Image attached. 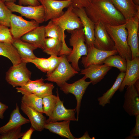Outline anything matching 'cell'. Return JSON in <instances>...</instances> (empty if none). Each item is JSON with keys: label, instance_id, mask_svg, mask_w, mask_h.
<instances>
[{"label": "cell", "instance_id": "42", "mask_svg": "<svg viewBox=\"0 0 139 139\" xmlns=\"http://www.w3.org/2000/svg\"><path fill=\"white\" fill-rule=\"evenodd\" d=\"M34 129L32 126L25 132H24L21 137L22 139H30L33 132L35 131Z\"/></svg>", "mask_w": 139, "mask_h": 139}, {"label": "cell", "instance_id": "12", "mask_svg": "<svg viewBox=\"0 0 139 139\" xmlns=\"http://www.w3.org/2000/svg\"><path fill=\"white\" fill-rule=\"evenodd\" d=\"M94 46L105 51L116 50L114 43L108 33L105 25L101 23L95 24Z\"/></svg>", "mask_w": 139, "mask_h": 139}, {"label": "cell", "instance_id": "28", "mask_svg": "<svg viewBox=\"0 0 139 139\" xmlns=\"http://www.w3.org/2000/svg\"><path fill=\"white\" fill-rule=\"evenodd\" d=\"M21 102L42 113H43L42 98L33 93L23 95L21 99Z\"/></svg>", "mask_w": 139, "mask_h": 139}, {"label": "cell", "instance_id": "24", "mask_svg": "<svg viewBox=\"0 0 139 139\" xmlns=\"http://www.w3.org/2000/svg\"><path fill=\"white\" fill-rule=\"evenodd\" d=\"M12 44L16 49L22 61L25 62L36 57L33 51L37 48L31 44L23 41L20 38H13Z\"/></svg>", "mask_w": 139, "mask_h": 139}, {"label": "cell", "instance_id": "46", "mask_svg": "<svg viewBox=\"0 0 139 139\" xmlns=\"http://www.w3.org/2000/svg\"><path fill=\"white\" fill-rule=\"evenodd\" d=\"M133 2L136 5H139V0H133Z\"/></svg>", "mask_w": 139, "mask_h": 139}, {"label": "cell", "instance_id": "8", "mask_svg": "<svg viewBox=\"0 0 139 139\" xmlns=\"http://www.w3.org/2000/svg\"><path fill=\"white\" fill-rule=\"evenodd\" d=\"M34 20L27 21L21 16L12 13L10 19L11 33L14 38H20L23 35L39 26Z\"/></svg>", "mask_w": 139, "mask_h": 139}, {"label": "cell", "instance_id": "9", "mask_svg": "<svg viewBox=\"0 0 139 139\" xmlns=\"http://www.w3.org/2000/svg\"><path fill=\"white\" fill-rule=\"evenodd\" d=\"M44 10L45 22L58 18L64 13L63 9L72 4V0H38Z\"/></svg>", "mask_w": 139, "mask_h": 139}, {"label": "cell", "instance_id": "11", "mask_svg": "<svg viewBox=\"0 0 139 139\" xmlns=\"http://www.w3.org/2000/svg\"><path fill=\"white\" fill-rule=\"evenodd\" d=\"M72 5L68 7L67 10L59 17L51 20L60 26L65 31L67 32L83 28L80 19L73 11Z\"/></svg>", "mask_w": 139, "mask_h": 139}, {"label": "cell", "instance_id": "31", "mask_svg": "<svg viewBox=\"0 0 139 139\" xmlns=\"http://www.w3.org/2000/svg\"><path fill=\"white\" fill-rule=\"evenodd\" d=\"M44 83L42 78L34 81L30 80L23 85L16 88V89L17 92L23 95L33 93L38 88Z\"/></svg>", "mask_w": 139, "mask_h": 139}, {"label": "cell", "instance_id": "47", "mask_svg": "<svg viewBox=\"0 0 139 139\" xmlns=\"http://www.w3.org/2000/svg\"><path fill=\"white\" fill-rule=\"evenodd\" d=\"M56 0L59 1H67L68 0Z\"/></svg>", "mask_w": 139, "mask_h": 139}, {"label": "cell", "instance_id": "30", "mask_svg": "<svg viewBox=\"0 0 139 139\" xmlns=\"http://www.w3.org/2000/svg\"><path fill=\"white\" fill-rule=\"evenodd\" d=\"M104 64L108 66L118 68L120 72H125L126 69V60L119 55L110 56L103 61Z\"/></svg>", "mask_w": 139, "mask_h": 139}, {"label": "cell", "instance_id": "3", "mask_svg": "<svg viewBox=\"0 0 139 139\" xmlns=\"http://www.w3.org/2000/svg\"><path fill=\"white\" fill-rule=\"evenodd\" d=\"M105 25L119 55L126 60H131V52L127 42L128 33L125 23L119 25Z\"/></svg>", "mask_w": 139, "mask_h": 139}, {"label": "cell", "instance_id": "26", "mask_svg": "<svg viewBox=\"0 0 139 139\" xmlns=\"http://www.w3.org/2000/svg\"><path fill=\"white\" fill-rule=\"evenodd\" d=\"M0 56L8 58L13 65H16L22 62L16 49L11 43L0 42Z\"/></svg>", "mask_w": 139, "mask_h": 139}, {"label": "cell", "instance_id": "22", "mask_svg": "<svg viewBox=\"0 0 139 139\" xmlns=\"http://www.w3.org/2000/svg\"><path fill=\"white\" fill-rule=\"evenodd\" d=\"M110 0L126 21L134 17L139 12V5H135L133 0Z\"/></svg>", "mask_w": 139, "mask_h": 139}, {"label": "cell", "instance_id": "27", "mask_svg": "<svg viewBox=\"0 0 139 139\" xmlns=\"http://www.w3.org/2000/svg\"><path fill=\"white\" fill-rule=\"evenodd\" d=\"M125 72H120L112 87L102 95L98 98L99 105L102 107L110 103V100L116 92L119 89L125 75Z\"/></svg>", "mask_w": 139, "mask_h": 139}, {"label": "cell", "instance_id": "43", "mask_svg": "<svg viewBox=\"0 0 139 139\" xmlns=\"http://www.w3.org/2000/svg\"><path fill=\"white\" fill-rule=\"evenodd\" d=\"M8 107L0 101V119H3L4 117V114Z\"/></svg>", "mask_w": 139, "mask_h": 139}, {"label": "cell", "instance_id": "37", "mask_svg": "<svg viewBox=\"0 0 139 139\" xmlns=\"http://www.w3.org/2000/svg\"><path fill=\"white\" fill-rule=\"evenodd\" d=\"M13 39L8 27L0 24V42L12 43Z\"/></svg>", "mask_w": 139, "mask_h": 139}, {"label": "cell", "instance_id": "45", "mask_svg": "<svg viewBox=\"0 0 139 139\" xmlns=\"http://www.w3.org/2000/svg\"><path fill=\"white\" fill-rule=\"evenodd\" d=\"M4 2H10L15 3L17 0H1Z\"/></svg>", "mask_w": 139, "mask_h": 139}, {"label": "cell", "instance_id": "10", "mask_svg": "<svg viewBox=\"0 0 139 139\" xmlns=\"http://www.w3.org/2000/svg\"><path fill=\"white\" fill-rule=\"evenodd\" d=\"M139 23V12L134 17L126 21L127 31V42L132 54V59L139 57L138 31Z\"/></svg>", "mask_w": 139, "mask_h": 139}, {"label": "cell", "instance_id": "5", "mask_svg": "<svg viewBox=\"0 0 139 139\" xmlns=\"http://www.w3.org/2000/svg\"><path fill=\"white\" fill-rule=\"evenodd\" d=\"M27 63L22 61L11 66L6 72V80L13 87L21 86L30 80L31 73L27 68Z\"/></svg>", "mask_w": 139, "mask_h": 139}, {"label": "cell", "instance_id": "14", "mask_svg": "<svg viewBox=\"0 0 139 139\" xmlns=\"http://www.w3.org/2000/svg\"><path fill=\"white\" fill-rule=\"evenodd\" d=\"M73 10L82 22L87 47L94 46L95 24L88 16L84 8L73 7Z\"/></svg>", "mask_w": 139, "mask_h": 139}, {"label": "cell", "instance_id": "16", "mask_svg": "<svg viewBox=\"0 0 139 139\" xmlns=\"http://www.w3.org/2000/svg\"><path fill=\"white\" fill-rule=\"evenodd\" d=\"M56 92L57 101L51 115L46 120L47 123L62 120L76 121L75 116V109H66L64 106L63 101L60 99L58 89Z\"/></svg>", "mask_w": 139, "mask_h": 139}, {"label": "cell", "instance_id": "17", "mask_svg": "<svg viewBox=\"0 0 139 139\" xmlns=\"http://www.w3.org/2000/svg\"><path fill=\"white\" fill-rule=\"evenodd\" d=\"M127 66L125 75L118 89L123 92L126 87L134 85L139 79V57L126 60Z\"/></svg>", "mask_w": 139, "mask_h": 139}, {"label": "cell", "instance_id": "18", "mask_svg": "<svg viewBox=\"0 0 139 139\" xmlns=\"http://www.w3.org/2000/svg\"><path fill=\"white\" fill-rule=\"evenodd\" d=\"M46 37H51L56 39L61 42L63 45L60 56L65 55L67 56L71 53L72 49L67 45L65 39L66 37L64 32L59 25L50 20L45 26Z\"/></svg>", "mask_w": 139, "mask_h": 139}, {"label": "cell", "instance_id": "41", "mask_svg": "<svg viewBox=\"0 0 139 139\" xmlns=\"http://www.w3.org/2000/svg\"><path fill=\"white\" fill-rule=\"evenodd\" d=\"M19 5L35 6L41 5L38 0H18Z\"/></svg>", "mask_w": 139, "mask_h": 139}, {"label": "cell", "instance_id": "29", "mask_svg": "<svg viewBox=\"0 0 139 139\" xmlns=\"http://www.w3.org/2000/svg\"><path fill=\"white\" fill-rule=\"evenodd\" d=\"M62 42L58 40L53 38H46L45 48L43 51L48 54L57 56H60L62 50Z\"/></svg>", "mask_w": 139, "mask_h": 139}, {"label": "cell", "instance_id": "33", "mask_svg": "<svg viewBox=\"0 0 139 139\" xmlns=\"http://www.w3.org/2000/svg\"><path fill=\"white\" fill-rule=\"evenodd\" d=\"M12 12L7 7L5 2L0 0V24L10 27V19Z\"/></svg>", "mask_w": 139, "mask_h": 139}, {"label": "cell", "instance_id": "7", "mask_svg": "<svg viewBox=\"0 0 139 139\" xmlns=\"http://www.w3.org/2000/svg\"><path fill=\"white\" fill-rule=\"evenodd\" d=\"M5 4L12 12H16L27 19L33 20L39 24L45 22L44 10L41 5L35 6H23L15 3L7 2Z\"/></svg>", "mask_w": 139, "mask_h": 139}, {"label": "cell", "instance_id": "19", "mask_svg": "<svg viewBox=\"0 0 139 139\" xmlns=\"http://www.w3.org/2000/svg\"><path fill=\"white\" fill-rule=\"evenodd\" d=\"M112 67L104 64L91 65L81 70L80 75H83L89 78L93 85H94L104 78Z\"/></svg>", "mask_w": 139, "mask_h": 139}, {"label": "cell", "instance_id": "44", "mask_svg": "<svg viewBox=\"0 0 139 139\" xmlns=\"http://www.w3.org/2000/svg\"><path fill=\"white\" fill-rule=\"evenodd\" d=\"M91 138L89 136L87 131H86L84 133L83 135L81 137L76 138V139H91Z\"/></svg>", "mask_w": 139, "mask_h": 139}, {"label": "cell", "instance_id": "36", "mask_svg": "<svg viewBox=\"0 0 139 139\" xmlns=\"http://www.w3.org/2000/svg\"><path fill=\"white\" fill-rule=\"evenodd\" d=\"M21 127L1 134L0 139H18L21 138L24 132H21Z\"/></svg>", "mask_w": 139, "mask_h": 139}, {"label": "cell", "instance_id": "35", "mask_svg": "<svg viewBox=\"0 0 139 139\" xmlns=\"http://www.w3.org/2000/svg\"><path fill=\"white\" fill-rule=\"evenodd\" d=\"M54 87V84L52 83H44L38 88L33 93L38 97L43 98L53 94L52 91Z\"/></svg>", "mask_w": 139, "mask_h": 139}, {"label": "cell", "instance_id": "13", "mask_svg": "<svg viewBox=\"0 0 139 139\" xmlns=\"http://www.w3.org/2000/svg\"><path fill=\"white\" fill-rule=\"evenodd\" d=\"M88 53L82 58L81 63L86 68L91 65L102 64L104 60L109 56L118 54L116 50L105 51L98 49L93 46L88 47Z\"/></svg>", "mask_w": 139, "mask_h": 139}, {"label": "cell", "instance_id": "20", "mask_svg": "<svg viewBox=\"0 0 139 139\" xmlns=\"http://www.w3.org/2000/svg\"><path fill=\"white\" fill-rule=\"evenodd\" d=\"M46 38L45 26L41 25L39 26L24 35L20 39L37 48H39L43 50L45 48Z\"/></svg>", "mask_w": 139, "mask_h": 139}, {"label": "cell", "instance_id": "15", "mask_svg": "<svg viewBox=\"0 0 139 139\" xmlns=\"http://www.w3.org/2000/svg\"><path fill=\"white\" fill-rule=\"evenodd\" d=\"M123 107L130 116L139 114V91L134 84L127 86Z\"/></svg>", "mask_w": 139, "mask_h": 139}, {"label": "cell", "instance_id": "21", "mask_svg": "<svg viewBox=\"0 0 139 139\" xmlns=\"http://www.w3.org/2000/svg\"><path fill=\"white\" fill-rule=\"evenodd\" d=\"M21 109L29 119L31 126L35 130L42 131L46 124V117L43 114L27 106L21 102Z\"/></svg>", "mask_w": 139, "mask_h": 139}, {"label": "cell", "instance_id": "25", "mask_svg": "<svg viewBox=\"0 0 139 139\" xmlns=\"http://www.w3.org/2000/svg\"><path fill=\"white\" fill-rule=\"evenodd\" d=\"M30 122L29 119L24 117L20 114L19 106L16 104L15 108L11 114L8 123L0 127V134L18 128Z\"/></svg>", "mask_w": 139, "mask_h": 139}, {"label": "cell", "instance_id": "2", "mask_svg": "<svg viewBox=\"0 0 139 139\" xmlns=\"http://www.w3.org/2000/svg\"><path fill=\"white\" fill-rule=\"evenodd\" d=\"M67 32L71 33L69 44L73 49L70 54L67 56V59L73 67L79 72L80 71L78 65L79 60L82 56H86L88 52L84 30L83 28Z\"/></svg>", "mask_w": 139, "mask_h": 139}, {"label": "cell", "instance_id": "39", "mask_svg": "<svg viewBox=\"0 0 139 139\" xmlns=\"http://www.w3.org/2000/svg\"><path fill=\"white\" fill-rule=\"evenodd\" d=\"M136 123L134 127L130 132V135L127 139H135L139 136V114L135 115Z\"/></svg>", "mask_w": 139, "mask_h": 139}, {"label": "cell", "instance_id": "4", "mask_svg": "<svg viewBox=\"0 0 139 139\" xmlns=\"http://www.w3.org/2000/svg\"><path fill=\"white\" fill-rule=\"evenodd\" d=\"M62 56V58L58 65L51 72L47 74L46 79L56 83L59 87L78 73L69 63L67 56Z\"/></svg>", "mask_w": 139, "mask_h": 139}, {"label": "cell", "instance_id": "40", "mask_svg": "<svg viewBox=\"0 0 139 139\" xmlns=\"http://www.w3.org/2000/svg\"><path fill=\"white\" fill-rule=\"evenodd\" d=\"M92 0H72V4L73 7L86 8L91 3Z\"/></svg>", "mask_w": 139, "mask_h": 139}, {"label": "cell", "instance_id": "32", "mask_svg": "<svg viewBox=\"0 0 139 139\" xmlns=\"http://www.w3.org/2000/svg\"><path fill=\"white\" fill-rule=\"evenodd\" d=\"M57 96L53 94L42 98L43 113L48 117L51 115L56 104Z\"/></svg>", "mask_w": 139, "mask_h": 139}, {"label": "cell", "instance_id": "34", "mask_svg": "<svg viewBox=\"0 0 139 139\" xmlns=\"http://www.w3.org/2000/svg\"><path fill=\"white\" fill-rule=\"evenodd\" d=\"M25 62L33 63L37 68L44 72L47 73L49 69L50 62L49 57L44 58L36 57L33 59L27 60Z\"/></svg>", "mask_w": 139, "mask_h": 139}, {"label": "cell", "instance_id": "23", "mask_svg": "<svg viewBox=\"0 0 139 139\" xmlns=\"http://www.w3.org/2000/svg\"><path fill=\"white\" fill-rule=\"evenodd\" d=\"M70 120H64L59 122L57 121L49 122L46 124L44 128L62 137L68 139H76L70 131Z\"/></svg>", "mask_w": 139, "mask_h": 139}, {"label": "cell", "instance_id": "38", "mask_svg": "<svg viewBox=\"0 0 139 139\" xmlns=\"http://www.w3.org/2000/svg\"><path fill=\"white\" fill-rule=\"evenodd\" d=\"M50 62V66L48 71L47 73L48 74L51 72L57 66L62 58V56L59 57L54 55H50L49 57Z\"/></svg>", "mask_w": 139, "mask_h": 139}, {"label": "cell", "instance_id": "6", "mask_svg": "<svg viewBox=\"0 0 139 139\" xmlns=\"http://www.w3.org/2000/svg\"><path fill=\"white\" fill-rule=\"evenodd\" d=\"M87 78L84 76L82 78L72 83L69 84L66 82L59 87L60 89L64 93L66 94L71 93L75 96L77 101V104L75 109L77 113V121L79 120L82 97L87 88L91 83L90 81L87 82L85 81Z\"/></svg>", "mask_w": 139, "mask_h": 139}, {"label": "cell", "instance_id": "1", "mask_svg": "<svg viewBox=\"0 0 139 139\" xmlns=\"http://www.w3.org/2000/svg\"><path fill=\"white\" fill-rule=\"evenodd\" d=\"M84 8L88 16L95 24L117 25L126 23L124 16L110 0H92Z\"/></svg>", "mask_w": 139, "mask_h": 139}]
</instances>
